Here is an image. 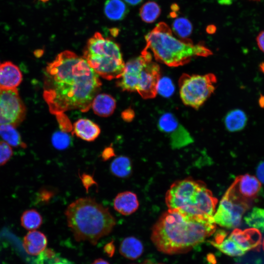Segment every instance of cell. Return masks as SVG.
Segmentation results:
<instances>
[{
    "label": "cell",
    "mask_w": 264,
    "mask_h": 264,
    "mask_svg": "<svg viewBox=\"0 0 264 264\" xmlns=\"http://www.w3.org/2000/svg\"><path fill=\"white\" fill-rule=\"evenodd\" d=\"M174 91V86L171 80L168 78L160 79L157 86V93L164 97H169Z\"/></svg>",
    "instance_id": "4dcf8cb0"
},
{
    "label": "cell",
    "mask_w": 264,
    "mask_h": 264,
    "mask_svg": "<svg viewBox=\"0 0 264 264\" xmlns=\"http://www.w3.org/2000/svg\"><path fill=\"white\" fill-rule=\"evenodd\" d=\"M161 9L158 4L154 1H149L141 7L139 14L141 19L146 23L154 22L159 16Z\"/></svg>",
    "instance_id": "484cf974"
},
{
    "label": "cell",
    "mask_w": 264,
    "mask_h": 264,
    "mask_svg": "<svg viewBox=\"0 0 264 264\" xmlns=\"http://www.w3.org/2000/svg\"><path fill=\"white\" fill-rule=\"evenodd\" d=\"M213 217L190 215L177 209H169L153 226L151 240L162 253H187L214 234Z\"/></svg>",
    "instance_id": "7a4b0ae2"
},
{
    "label": "cell",
    "mask_w": 264,
    "mask_h": 264,
    "mask_svg": "<svg viewBox=\"0 0 264 264\" xmlns=\"http://www.w3.org/2000/svg\"><path fill=\"white\" fill-rule=\"evenodd\" d=\"M128 3L135 5L140 3L143 0H124Z\"/></svg>",
    "instance_id": "f35d334b"
},
{
    "label": "cell",
    "mask_w": 264,
    "mask_h": 264,
    "mask_svg": "<svg viewBox=\"0 0 264 264\" xmlns=\"http://www.w3.org/2000/svg\"><path fill=\"white\" fill-rule=\"evenodd\" d=\"M64 214L75 240L88 241L93 245L109 235L116 223L109 208L90 197L81 198L72 202Z\"/></svg>",
    "instance_id": "3957f363"
},
{
    "label": "cell",
    "mask_w": 264,
    "mask_h": 264,
    "mask_svg": "<svg viewBox=\"0 0 264 264\" xmlns=\"http://www.w3.org/2000/svg\"><path fill=\"white\" fill-rule=\"evenodd\" d=\"M169 209H177L193 216L212 218L218 199L205 183L187 178L174 182L165 196Z\"/></svg>",
    "instance_id": "5b68a950"
},
{
    "label": "cell",
    "mask_w": 264,
    "mask_h": 264,
    "mask_svg": "<svg viewBox=\"0 0 264 264\" xmlns=\"http://www.w3.org/2000/svg\"><path fill=\"white\" fill-rule=\"evenodd\" d=\"M260 69L262 72L264 73V63H262L260 65Z\"/></svg>",
    "instance_id": "60d3db41"
},
{
    "label": "cell",
    "mask_w": 264,
    "mask_h": 264,
    "mask_svg": "<svg viewBox=\"0 0 264 264\" xmlns=\"http://www.w3.org/2000/svg\"><path fill=\"white\" fill-rule=\"evenodd\" d=\"M80 177L84 187L87 190V192H88V189L90 187L94 184H97L96 181L94 180L93 177L89 175L84 173L81 176H80Z\"/></svg>",
    "instance_id": "d6a6232c"
},
{
    "label": "cell",
    "mask_w": 264,
    "mask_h": 264,
    "mask_svg": "<svg viewBox=\"0 0 264 264\" xmlns=\"http://www.w3.org/2000/svg\"><path fill=\"white\" fill-rule=\"evenodd\" d=\"M51 142L55 148L58 150H64L68 148L70 145V136L66 132L58 131L53 134Z\"/></svg>",
    "instance_id": "f1b7e54d"
},
{
    "label": "cell",
    "mask_w": 264,
    "mask_h": 264,
    "mask_svg": "<svg viewBox=\"0 0 264 264\" xmlns=\"http://www.w3.org/2000/svg\"><path fill=\"white\" fill-rule=\"evenodd\" d=\"M144 251L142 242L134 237L125 238L119 247L120 254L126 258L135 260L140 257Z\"/></svg>",
    "instance_id": "ffe728a7"
},
{
    "label": "cell",
    "mask_w": 264,
    "mask_h": 264,
    "mask_svg": "<svg viewBox=\"0 0 264 264\" xmlns=\"http://www.w3.org/2000/svg\"><path fill=\"white\" fill-rule=\"evenodd\" d=\"M99 75L75 53H60L44 70L43 96L56 115L72 110L87 111L99 92Z\"/></svg>",
    "instance_id": "6da1fadb"
},
{
    "label": "cell",
    "mask_w": 264,
    "mask_h": 264,
    "mask_svg": "<svg viewBox=\"0 0 264 264\" xmlns=\"http://www.w3.org/2000/svg\"><path fill=\"white\" fill-rule=\"evenodd\" d=\"M263 248L264 250V240H263Z\"/></svg>",
    "instance_id": "7bdbcfd3"
},
{
    "label": "cell",
    "mask_w": 264,
    "mask_h": 264,
    "mask_svg": "<svg viewBox=\"0 0 264 264\" xmlns=\"http://www.w3.org/2000/svg\"><path fill=\"white\" fill-rule=\"evenodd\" d=\"M247 116L245 112L240 109H234L227 113L223 119L225 128L230 132L242 130L245 126Z\"/></svg>",
    "instance_id": "44dd1931"
},
{
    "label": "cell",
    "mask_w": 264,
    "mask_h": 264,
    "mask_svg": "<svg viewBox=\"0 0 264 264\" xmlns=\"http://www.w3.org/2000/svg\"><path fill=\"white\" fill-rule=\"evenodd\" d=\"M261 189L260 181L253 176L245 174L237 176L226 191L236 198L250 203Z\"/></svg>",
    "instance_id": "7c38bea8"
},
{
    "label": "cell",
    "mask_w": 264,
    "mask_h": 264,
    "mask_svg": "<svg viewBox=\"0 0 264 264\" xmlns=\"http://www.w3.org/2000/svg\"><path fill=\"white\" fill-rule=\"evenodd\" d=\"M159 66L153 61L151 52L146 47L139 56L125 65L117 83L122 90L136 91L145 99L154 98L160 78Z\"/></svg>",
    "instance_id": "8992f818"
},
{
    "label": "cell",
    "mask_w": 264,
    "mask_h": 264,
    "mask_svg": "<svg viewBox=\"0 0 264 264\" xmlns=\"http://www.w3.org/2000/svg\"><path fill=\"white\" fill-rule=\"evenodd\" d=\"M157 126L161 132L169 137L173 149L180 148L193 142L190 133L172 113L165 112L161 114L158 119Z\"/></svg>",
    "instance_id": "8fae6325"
},
{
    "label": "cell",
    "mask_w": 264,
    "mask_h": 264,
    "mask_svg": "<svg viewBox=\"0 0 264 264\" xmlns=\"http://www.w3.org/2000/svg\"><path fill=\"white\" fill-rule=\"evenodd\" d=\"M26 112L17 88H0V126L9 124L17 127L24 119Z\"/></svg>",
    "instance_id": "9c48e42d"
},
{
    "label": "cell",
    "mask_w": 264,
    "mask_h": 264,
    "mask_svg": "<svg viewBox=\"0 0 264 264\" xmlns=\"http://www.w3.org/2000/svg\"></svg>",
    "instance_id": "f6af8a7d"
},
{
    "label": "cell",
    "mask_w": 264,
    "mask_h": 264,
    "mask_svg": "<svg viewBox=\"0 0 264 264\" xmlns=\"http://www.w3.org/2000/svg\"><path fill=\"white\" fill-rule=\"evenodd\" d=\"M110 171L113 175L120 178L129 176L132 172V163L126 156L116 157L110 163Z\"/></svg>",
    "instance_id": "603a6c76"
},
{
    "label": "cell",
    "mask_w": 264,
    "mask_h": 264,
    "mask_svg": "<svg viewBox=\"0 0 264 264\" xmlns=\"http://www.w3.org/2000/svg\"><path fill=\"white\" fill-rule=\"evenodd\" d=\"M139 201L136 195L131 191L118 193L113 200V208L119 214L128 216L134 213L138 208Z\"/></svg>",
    "instance_id": "2e32d148"
},
{
    "label": "cell",
    "mask_w": 264,
    "mask_h": 264,
    "mask_svg": "<svg viewBox=\"0 0 264 264\" xmlns=\"http://www.w3.org/2000/svg\"><path fill=\"white\" fill-rule=\"evenodd\" d=\"M40 0L42 1V2H47V1H48L49 0Z\"/></svg>",
    "instance_id": "b9f144b4"
},
{
    "label": "cell",
    "mask_w": 264,
    "mask_h": 264,
    "mask_svg": "<svg viewBox=\"0 0 264 264\" xmlns=\"http://www.w3.org/2000/svg\"><path fill=\"white\" fill-rule=\"evenodd\" d=\"M105 250L109 256L112 255L114 251V246L113 243L112 242H110L108 243L105 247Z\"/></svg>",
    "instance_id": "74e56055"
},
{
    "label": "cell",
    "mask_w": 264,
    "mask_h": 264,
    "mask_svg": "<svg viewBox=\"0 0 264 264\" xmlns=\"http://www.w3.org/2000/svg\"><path fill=\"white\" fill-rule=\"evenodd\" d=\"M83 58L98 75L109 80L119 78L125 65L118 44L99 32L88 41Z\"/></svg>",
    "instance_id": "52a82bcc"
},
{
    "label": "cell",
    "mask_w": 264,
    "mask_h": 264,
    "mask_svg": "<svg viewBox=\"0 0 264 264\" xmlns=\"http://www.w3.org/2000/svg\"><path fill=\"white\" fill-rule=\"evenodd\" d=\"M11 146L4 141H0V166L6 164L13 155Z\"/></svg>",
    "instance_id": "1f68e13d"
},
{
    "label": "cell",
    "mask_w": 264,
    "mask_h": 264,
    "mask_svg": "<svg viewBox=\"0 0 264 264\" xmlns=\"http://www.w3.org/2000/svg\"><path fill=\"white\" fill-rule=\"evenodd\" d=\"M210 243L222 253L230 256H240L246 252L242 249L223 230L218 231Z\"/></svg>",
    "instance_id": "9a60e30c"
},
{
    "label": "cell",
    "mask_w": 264,
    "mask_h": 264,
    "mask_svg": "<svg viewBox=\"0 0 264 264\" xmlns=\"http://www.w3.org/2000/svg\"><path fill=\"white\" fill-rule=\"evenodd\" d=\"M256 175L259 180L264 184V161L261 162L258 165Z\"/></svg>",
    "instance_id": "d590c367"
},
{
    "label": "cell",
    "mask_w": 264,
    "mask_h": 264,
    "mask_svg": "<svg viewBox=\"0 0 264 264\" xmlns=\"http://www.w3.org/2000/svg\"><path fill=\"white\" fill-rule=\"evenodd\" d=\"M92 264H110L107 261L102 259L95 260Z\"/></svg>",
    "instance_id": "ab89813d"
},
{
    "label": "cell",
    "mask_w": 264,
    "mask_h": 264,
    "mask_svg": "<svg viewBox=\"0 0 264 264\" xmlns=\"http://www.w3.org/2000/svg\"><path fill=\"white\" fill-rule=\"evenodd\" d=\"M256 42L259 49L264 52V30L259 33L256 37Z\"/></svg>",
    "instance_id": "8d00e7d4"
},
{
    "label": "cell",
    "mask_w": 264,
    "mask_h": 264,
    "mask_svg": "<svg viewBox=\"0 0 264 264\" xmlns=\"http://www.w3.org/2000/svg\"><path fill=\"white\" fill-rule=\"evenodd\" d=\"M104 11L106 17L113 21L123 19L128 13L127 7L122 0H107Z\"/></svg>",
    "instance_id": "7402d4cb"
},
{
    "label": "cell",
    "mask_w": 264,
    "mask_h": 264,
    "mask_svg": "<svg viewBox=\"0 0 264 264\" xmlns=\"http://www.w3.org/2000/svg\"><path fill=\"white\" fill-rule=\"evenodd\" d=\"M73 133L82 140L90 142L98 137L100 133V129L92 121L83 118L74 123Z\"/></svg>",
    "instance_id": "ac0fdd59"
},
{
    "label": "cell",
    "mask_w": 264,
    "mask_h": 264,
    "mask_svg": "<svg viewBox=\"0 0 264 264\" xmlns=\"http://www.w3.org/2000/svg\"><path fill=\"white\" fill-rule=\"evenodd\" d=\"M172 28L176 35L181 39H186L191 35L193 26L189 20L184 17H179L174 21Z\"/></svg>",
    "instance_id": "83f0119b"
},
{
    "label": "cell",
    "mask_w": 264,
    "mask_h": 264,
    "mask_svg": "<svg viewBox=\"0 0 264 264\" xmlns=\"http://www.w3.org/2000/svg\"><path fill=\"white\" fill-rule=\"evenodd\" d=\"M115 156L114 149L111 147L106 148L101 154V157L104 161H107Z\"/></svg>",
    "instance_id": "e575fe53"
},
{
    "label": "cell",
    "mask_w": 264,
    "mask_h": 264,
    "mask_svg": "<svg viewBox=\"0 0 264 264\" xmlns=\"http://www.w3.org/2000/svg\"><path fill=\"white\" fill-rule=\"evenodd\" d=\"M249 204L230 196L225 192L213 216L216 224L226 228L239 226L242 216L249 208Z\"/></svg>",
    "instance_id": "30bf717a"
},
{
    "label": "cell",
    "mask_w": 264,
    "mask_h": 264,
    "mask_svg": "<svg viewBox=\"0 0 264 264\" xmlns=\"http://www.w3.org/2000/svg\"><path fill=\"white\" fill-rule=\"evenodd\" d=\"M22 79V73L16 65L9 61L0 64V88L16 89Z\"/></svg>",
    "instance_id": "5bb4252c"
},
{
    "label": "cell",
    "mask_w": 264,
    "mask_h": 264,
    "mask_svg": "<svg viewBox=\"0 0 264 264\" xmlns=\"http://www.w3.org/2000/svg\"><path fill=\"white\" fill-rule=\"evenodd\" d=\"M47 240L45 235L38 231L31 230L28 232L23 240V247L26 252L30 255L37 256L46 248Z\"/></svg>",
    "instance_id": "e0dca14e"
},
{
    "label": "cell",
    "mask_w": 264,
    "mask_h": 264,
    "mask_svg": "<svg viewBox=\"0 0 264 264\" xmlns=\"http://www.w3.org/2000/svg\"><path fill=\"white\" fill-rule=\"evenodd\" d=\"M91 106L95 114L100 116L107 117L113 112L116 102L110 95L99 94L94 98Z\"/></svg>",
    "instance_id": "d6986e66"
},
{
    "label": "cell",
    "mask_w": 264,
    "mask_h": 264,
    "mask_svg": "<svg viewBox=\"0 0 264 264\" xmlns=\"http://www.w3.org/2000/svg\"><path fill=\"white\" fill-rule=\"evenodd\" d=\"M43 223L41 215L35 209L25 211L21 217L22 226L28 230H34L39 228Z\"/></svg>",
    "instance_id": "d4e9b609"
},
{
    "label": "cell",
    "mask_w": 264,
    "mask_h": 264,
    "mask_svg": "<svg viewBox=\"0 0 264 264\" xmlns=\"http://www.w3.org/2000/svg\"><path fill=\"white\" fill-rule=\"evenodd\" d=\"M54 195L52 191L46 189H42L39 192V199L41 201L47 202Z\"/></svg>",
    "instance_id": "836d02e7"
},
{
    "label": "cell",
    "mask_w": 264,
    "mask_h": 264,
    "mask_svg": "<svg viewBox=\"0 0 264 264\" xmlns=\"http://www.w3.org/2000/svg\"><path fill=\"white\" fill-rule=\"evenodd\" d=\"M38 255L35 259V264H66L56 257L55 253L51 249H45Z\"/></svg>",
    "instance_id": "f546056e"
},
{
    "label": "cell",
    "mask_w": 264,
    "mask_h": 264,
    "mask_svg": "<svg viewBox=\"0 0 264 264\" xmlns=\"http://www.w3.org/2000/svg\"><path fill=\"white\" fill-rule=\"evenodd\" d=\"M257 0V1H259L260 0Z\"/></svg>",
    "instance_id": "ee69618b"
},
{
    "label": "cell",
    "mask_w": 264,
    "mask_h": 264,
    "mask_svg": "<svg viewBox=\"0 0 264 264\" xmlns=\"http://www.w3.org/2000/svg\"><path fill=\"white\" fill-rule=\"evenodd\" d=\"M217 79L213 73L183 74L178 81L179 93L183 103L198 110L215 90Z\"/></svg>",
    "instance_id": "ba28073f"
},
{
    "label": "cell",
    "mask_w": 264,
    "mask_h": 264,
    "mask_svg": "<svg viewBox=\"0 0 264 264\" xmlns=\"http://www.w3.org/2000/svg\"><path fill=\"white\" fill-rule=\"evenodd\" d=\"M246 252L250 250H259L262 235L258 229L249 228L244 230L236 228L229 236Z\"/></svg>",
    "instance_id": "4fadbf2b"
},
{
    "label": "cell",
    "mask_w": 264,
    "mask_h": 264,
    "mask_svg": "<svg viewBox=\"0 0 264 264\" xmlns=\"http://www.w3.org/2000/svg\"><path fill=\"white\" fill-rule=\"evenodd\" d=\"M15 127L12 125H3L0 126V136L4 142L15 147H26L22 140L21 136Z\"/></svg>",
    "instance_id": "cb8c5ba5"
},
{
    "label": "cell",
    "mask_w": 264,
    "mask_h": 264,
    "mask_svg": "<svg viewBox=\"0 0 264 264\" xmlns=\"http://www.w3.org/2000/svg\"><path fill=\"white\" fill-rule=\"evenodd\" d=\"M244 220L249 226L264 232V209L254 207L244 217Z\"/></svg>",
    "instance_id": "4316f807"
},
{
    "label": "cell",
    "mask_w": 264,
    "mask_h": 264,
    "mask_svg": "<svg viewBox=\"0 0 264 264\" xmlns=\"http://www.w3.org/2000/svg\"><path fill=\"white\" fill-rule=\"evenodd\" d=\"M145 47L151 51L154 59L171 67L183 66L197 57H208L212 52L203 44H194L189 39L174 37L169 26L158 23L145 36Z\"/></svg>",
    "instance_id": "277c9868"
}]
</instances>
